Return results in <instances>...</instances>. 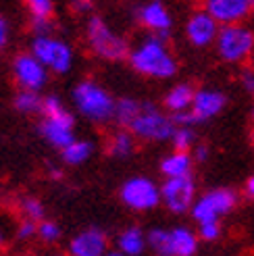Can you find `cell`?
<instances>
[{"label": "cell", "mask_w": 254, "mask_h": 256, "mask_svg": "<svg viewBox=\"0 0 254 256\" xmlns=\"http://www.w3.org/2000/svg\"><path fill=\"white\" fill-rule=\"evenodd\" d=\"M73 104L82 117L92 123H108L115 119L117 100L108 90L94 80H84L73 88Z\"/></svg>", "instance_id": "3"}, {"label": "cell", "mask_w": 254, "mask_h": 256, "mask_svg": "<svg viewBox=\"0 0 254 256\" xmlns=\"http://www.w3.org/2000/svg\"><path fill=\"white\" fill-rule=\"evenodd\" d=\"M252 119H254V108H252Z\"/></svg>", "instance_id": "39"}, {"label": "cell", "mask_w": 254, "mask_h": 256, "mask_svg": "<svg viewBox=\"0 0 254 256\" xmlns=\"http://www.w3.org/2000/svg\"><path fill=\"white\" fill-rule=\"evenodd\" d=\"M30 52L42 62V65L56 75H65L73 67V48L62 42L56 36H40L34 38Z\"/></svg>", "instance_id": "7"}, {"label": "cell", "mask_w": 254, "mask_h": 256, "mask_svg": "<svg viewBox=\"0 0 254 256\" xmlns=\"http://www.w3.org/2000/svg\"><path fill=\"white\" fill-rule=\"evenodd\" d=\"M60 236H62V232H60L58 223L48 221V219L38 223V238H40L42 242H46V244H56V242L60 240Z\"/></svg>", "instance_id": "28"}, {"label": "cell", "mask_w": 254, "mask_h": 256, "mask_svg": "<svg viewBox=\"0 0 254 256\" xmlns=\"http://www.w3.org/2000/svg\"><path fill=\"white\" fill-rule=\"evenodd\" d=\"M104 256H123V254H121V252L115 248V250H106V254H104Z\"/></svg>", "instance_id": "37"}, {"label": "cell", "mask_w": 254, "mask_h": 256, "mask_svg": "<svg viewBox=\"0 0 254 256\" xmlns=\"http://www.w3.org/2000/svg\"><path fill=\"white\" fill-rule=\"evenodd\" d=\"M196 134L192 127H175V132L171 136V144L175 152H190V148H194Z\"/></svg>", "instance_id": "25"}, {"label": "cell", "mask_w": 254, "mask_h": 256, "mask_svg": "<svg viewBox=\"0 0 254 256\" xmlns=\"http://www.w3.org/2000/svg\"><path fill=\"white\" fill-rule=\"evenodd\" d=\"M21 210L25 214V219H30L34 223H42L44 221V204L34 198V196H28L21 200Z\"/></svg>", "instance_id": "27"}, {"label": "cell", "mask_w": 254, "mask_h": 256, "mask_svg": "<svg viewBox=\"0 0 254 256\" xmlns=\"http://www.w3.org/2000/svg\"><path fill=\"white\" fill-rule=\"evenodd\" d=\"M225 106H227V96L221 92V90L200 88V90H196L194 104L190 108V112H192L196 123H204L212 117H217Z\"/></svg>", "instance_id": "16"}, {"label": "cell", "mask_w": 254, "mask_h": 256, "mask_svg": "<svg viewBox=\"0 0 254 256\" xmlns=\"http://www.w3.org/2000/svg\"><path fill=\"white\" fill-rule=\"evenodd\" d=\"M0 17H2V15H0Z\"/></svg>", "instance_id": "40"}, {"label": "cell", "mask_w": 254, "mask_h": 256, "mask_svg": "<svg viewBox=\"0 0 254 256\" xmlns=\"http://www.w3.org/2000/svg\"><path fill=\"white\" fill-rule=\"evenodd\" d=\"M238 204V192L232 188H212L204 194H200L194 202L192 210V219L202 225V223H214L221 221L225 214H230Z\"/></svg>", "instance_id": "6"}, {"label": "cell", "mask_w": 254, "mask_h": 256, "mask_svg": "<svg viewBox=\"0 0 254 256\" xmlns=\"http://www.w3.org/2000/svg\"><path fill=\"white\" fill-rule=\"evenodd\" d=\"M88 44L94 50V54L106 60H121L130 56V44L123 36H119L110 25L98 15H92L86 25Z\"/></svg>", "instance_id": "4"}, {"label": "cell", "mask_w": 254, "mask_h": 256, "mask_svg": "<svg viewBox=\"0 0 254 256\" xmlns=\"http://www.w3.org/2000/svg\"><path fill=\"white\" fill-rule=\"evenodd\" d=\"M169 246L171 256H194L198 250V234L190 227H173L169 229Z\"/></svg>", "instance_id": "18"}, {"label": "cell", "mask_w": 254, "mask_h": 256, "mask_svg": "<svg viewBox=\"0 0 254 256\" xmlns=\"http://www.w3.org/2000/svg\"><path fill=\"white\" fill-rule=\"evenodd\" d=\"M136 17L148 30V34H154V36H160V38H169L173 17H171L169 8L164 6L162 2H158V0H152V2L142 4L136 10Z\"/></svg>", "instance_id": "15"}, {"label": "cell", "mask_w": 254, "mask_h": 256, "mask_svg": "<svg viewBox=\"0 0 254 256\" xmlns=\"http://www.w3.org/2000/svg\"><path fill=\"white\" fill-rule=\"evenodd\" d=\"M148 246L146 240V232L138 225H130L125 227L123 232H119L117 236V250L123 256H140Z\"/></svg>", "instance_id": "17"}, {"label": "cell", "mask_w": 254, "mask_h": 256, "mask_svg": "<svg viewBox=\"0 0 254 256\" xmlns=\"http://www.w3.org/2000/svg\"><path fill=\"white\" fill-rule=\"evenodd\" d=\"M196 182L192 175L188 177H175V179H164L160 186V202L169 208L173 214H186L192 210L196 202Z\"/></svg>", "instance_id": "9"}, {"label": "cell", "mask_w": 254, "mask_h": 256, "mask_svg": "<svg viewBox=\"0 0 254 256\" xmlns=\"http://www.w3.org/2000/svg\"><path fill=\"white\" fill-rule=\"evenodd\" d=\"M92 152H94V144L90 142V140H78L75 138L65 150H60V156H62V162L69 164V167H80V164L90 160Z\"/></svg>", "instance_id": "21"}, {"label": "cell", "mask_w": 254, "mask_h": 256, "mask_svg": "<svg viewBox=\"0 0 254 256\" xmlns=\"http://www.w3.org/2000/svg\"><path fill=\"white\" fill-rule=\"evenodd\" d=\"M194 96H196V90L192 84H175L167 94H164V106L171 114L177 112H186L192 108L194 104Z\"/></svg>", "instance_id": "19"}, {"label": "cell", "mask_w": 254, "mask_h": 256, "mask_svg": "<svg viewBox=\"0 0 254 256\" xmlns=\"http://www.w3.org/2000/svg\"><path fill=\"white\" fill-rule=\"evenodd\" d=\"M119 198L127 208L136 212H146L160 204V186L150 177H130L119 190Z\"/></svg>", "instance_id": "8"}, {"label": "cell", "mask_w": 254, "mask_h": 256, "mask_svg": "<svg viewBox=\"0 0 254 256\" xmlns=\"http://www.w3.org/2000/svg\"><path fill=\"white\" fill-rule=\"evenodd\" d=\"M69 256H104L108 250L106 232L100 227H88L69 240Z\"/></svg>", "instance_id": "13"}, {"label": "cell", "mask_w": 254, "mask_h": 256, "mask_svg": "<svg viewBox=\"0 0 254 256\" xmlns=\"http://www.w3.org/2000/svg\"><path fill=\"white\" fill-rule=\"evenodd\" d=\"M244 194L248 198H254V175L246 179V186H244Z\"/></svg>", "instance_id": "35"}, {"label": "cell", "mask_w": 254, "mask_h": 256, "mask_svg": "<svg viewBox=\"0 0 254 256\" xmlns=\"http://www.w3.org/2000/svg\"><path fill=\"white\" fill-rule=\"evenodd\" d=\"M73 127H75L73 114L67 110V112L58 114V117L42 119V123H40V134H42V138H44L52 148L65 150V148L73 142V140H75Z\"/></svg>", "instance_id": "14"}, {"label": "cell", "mask_w": 254, "mask_h": 256, "mask_svg": "<svg viewBox=\"0 0 254 256\" xmlns=\"http://www.w3.org/2000/svg\"><path fill=\"white\" fill-rule=\"evenodd\" d=\"M73 8L80 10V12H88L92 8V2H73Z\"/></svg>", "instance_id": "36"}, {"label": "cell", "mask_w": 254, "mask_h": 256, "mask_svg": "<svg viewBox=\"0 0 254 256\" xmlns=\"http://www.w3.org/2000/svg\"><path fill=\"white\" fill-rule=\"evenodd\" d=\"M217 54L225 62H242L254 52V30L246 23H238V25H223L219 30L217 42Z\"/></svg>", "instance_id": "5"}, {"label": "cell", "mask_w": 254, "mask_h": 256, "mask_svg": "<svg viewBox=\"0 0 254 256\" xmlns=\"http://www.w3.org/2000/svg\"><path fill=\"white\" fill-rule=\"evenodd\" d=\"M219 30H221V25L208 15L204 6L192 10L186 21V38L194 48H206L214 44Z\"/></svg>", "instance_id": "11"}, {"label": "cell", "mask_w": 254, "mask_h": 256, "mask_svg": "<svg viewBox=\"0 0 254 256\" xmlns=\"http://www.w3.org/2000/svg\"><path fill=\"white\" fill-rule=\"evenodd\" d=\"M115 121L134 138L148 140V142L171 140L175 132V123L171 119V114L162 112L154 102L138 100L130 96L117 100Z\"/></svg>", "instance_id": "1"}, {"label": "cell", "mask_w": 254, "mask_h": 256, "mask_svg": "<svg viewBox=\"0 0 254 256\" xmlns=\"http://www.w3.org/2000/svg\"><path fill=\"white\" fill-rule=\"evenodd\" d=\"M40 112L44 114V119H50V117H58V114L67 112V108H65L62 100H60L56 94H48V96H44V100H42V110H40Z\"/></svg>", "instance_id": "29"}, {"label": "cell", "mask_w": 254, "mask_h": 256, "mask_svg": "<svg viewBox=\"0 0 254 256\" xmlns=\"http://www.w3.org/2000/svg\"><path fill=\"white\" fill-rule=\"evenodd\" d=\"M48 75L50 71L32 52H19L12 58V78L21 90L40 92L48 84Z\"/></svg>", "instance_id": "10"}, {"label": "cell", "mask_w": 254, "mask_h": 256, "mask_svg": "<svg viewBox=\"0 0 254 256\" xmlns=\"http://www.w3.org/2000/svg\"><path fill=\"white\" fill-rule=\"evenodd\" d=\"M192 164L194 158L190 152H171L160 160V173L164 179H175V177H188L192 175Z\"/></svg>", "instance_id": "20"}, {"label": "cell", "mask_w": 254, "mask_h": 256, "mask_svg": "<svg viewBox=\"0 0 254 256\" xmlns=\"http://www.w3.org/2000/svg\"><path fill=\"white\" fill-rule=\"evenodd\" d=\"M252 8L254 2H250V0H206L204 2V10L221 28L242 23L244 19H248Z\"/></svg>", "instance_id": "12"}, {"label": "cell", "mask_w": 254, "mask_h": 256, "mask_svg": "<svg viewBox=\"0 0 254 256\" xmlns=\"http://www.w3.org/2000/svg\"><path fill=\"white\" fill-rule=\"evenodd\" d=\"M208 152H210V150H208L206 144H196V148H194V158L200 160V162L206 160V158H208Z\"/></svg>", "instance_id": "34"}, {"label": "cell", "mask_w": 254, "mask_h": 256, "mask_svg": "<svg viewBox=\"0 0 254 256\" xmlns=\"http://www.w3.org/2000/svg\"><path fill=\"white\" fill-rule=\"evenodd\" d=\"M42 96L40 92H30V90H19L12 98V106H15L19 112L32 114V112H40L42 110Z\"/></svg>", "instance_id": "23"}, {"label": "cell", "mask_w": 254, "mask_h": 256, "mask_svg": "<svg viewBox=\"0 0 254 256\" xmlns=\"http://www.w3.org/2000/svg\"><path fill=\"white\" fill-rule=\"evenodd\" d=\"M4 244V234H2V229H0V246Z\"/></svg>", "instance_id": "38"}, {"label": "cell", "mask_w": 254, "mask_h": 256, "mask_svg": "<svg viewBox=\"0 0 254 256\" xmlns=\"http://www.w3.org/2000/svg\"><path fill=\"white\" fill-rule=\"evenodd\" d=\"M134 150H136V138L130 132L121 130L117 134H112L110 144H108L110 156H115V158H127Z\"/></svg>", "instance_id": "22"}, {"label": "cell", "mask_w": 254, "mask_h": 256, "mask_svg": "<svg viewBox=\"0 0 254 256\" xmlns=\"http://www.w3.org/2000/svg\"><path fill=\"white\" fill-rule=\"evenodd\" d=\"M240 84H242V88L246 90L248 94H254V71L252 69H246L242 73V78H240Z\"/></svg>", "instance_id": "32"}, {"label": "cell", "mask_w": 254, "mask_h": 256, "mask_svg": "<svg viewBox=\"0 0 254 256\" xmlns=\"http://www.w3.org/2000/svg\"><path fill=\"white\" fill-rule=\"evenodd\" d=\"M8 34H10V30H8L6 19H4V17H0V48L6 46V42H8Z\"/></svg>", "instance_id": "33"}, {"label": "cell", "mask_w": 254, "mask_h": 256, "mask_svg": "<svg viewBox=\"0 0 254 256\" xmlns=\"http://www.w3.org/2000/svg\"><path fill=\"white\" fill-rule=\"evenodd\" d=\"M38 236V223L30 221V219H23L17 227V238L19 240H32Z\"/></svg>", "instance_id": "31"}, {"label": "cell", "mask_w": 254, "mask_h": 256, "mask_svg": "<svg viewBox=\"0 0 254 256\" xmlns=\"http://www.w3.org/2000/svg\"><path fill=\"white\" fill-rule=\"evenodd\" d=\"M221 223L219 221H214V223H202L198 225V240L202 242H214V240H219L221 238Z\"/></svg>", "instance_id": "30"}, {"label": "cell", "mask_w": 254, "mask_h": 256, "mask_svg": "<svg viewBox=\"0 0 254 256\" xmlns=\"http://www.w3.org/2000/svg\"><path fill=\"white\" fill-rule=\"evenodd\" d=\"M127 60L136 73L152 80H169L180 69V62L167 46V38L154 34L144 36L140 44L130 50Z\"/></svg>", "instance_id": "2"}, {"label": "cell", "mask_w": 254, "mask_h": 256, "mask_svg": "<svg viewBox=\"0 0 254 256\" xmlns=\"http://www.w3.org/2000/svg\"><path fill=\"white\" fill-rule=\"evenodd\" d=\"M148 246L154 250L156 256H171V246H169V229L164 227H152L146 234Z\"/></svg>", "instance_id": "24"}, {"label": "cell", "mask_w": 254, "mask_h": 256, "mask_svg": "<svg viewBox=\"0 0 254 256\" xmlns=\"http://www.w3.org/2000/svg\"><path fill=\"white\" fill-rule=\"evenodd\" d=\"M28 10L32 21H50L54 15V2H50V0H30Z\"/></svg>", "instance_id": "26"}]
</instances>
